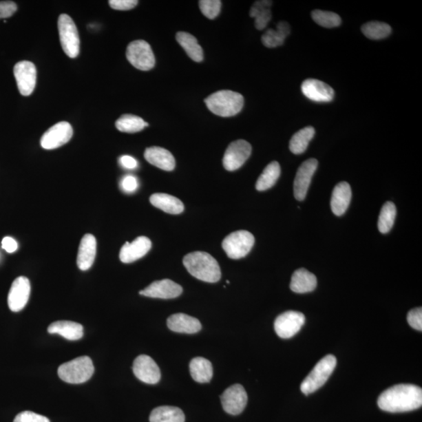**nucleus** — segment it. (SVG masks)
Masks as SVG:
<instances>
[{
	"mask_svg": "<svg viewBox=\"0 0 422 422\" xmlns=\"http://www.w3.org/2000/svg\"><path fill=\"white\" fill-rule=\"evenodd\" d=\"M14 74L20 94L24 96H30L36 85V66L30 61L19 62L14 66Z\"/></svg>",
	"mask_w": 422,
	"mask_h": 422,
	"instance_id": "9b49d317",
	"label": "nucleus"
},
{
	"mask_svg": "<svg viewBox=\"0 0 422 422\" xmlns=\"http://www.w3.org/2000/svg\"><path fill=\"white\" fill-rule=\"evenodd\" d=\"M14 422H50L45 416L32 412H23L16 416Z\"/></svg>",
	"mask_w": 422,
	"mask_h": 422,
	"instance_id": "58836bf2",
	"label": "nucleus"
},
{
	"mask_svg": "<svg viewBox=\"0 0 422 422\" xmlns=\"http://www.w3.org/2000/svg\"><path fill=\"white\" fill-rule=\"evenodd\" d=\"M152 247V242L146 236L138 237L134 241L126 244L120 251V260L125 264H130L146 256Z\"/></svg>",
	"mask_w": 422,
	"mask_h": 422,
	"instance_id": "6ab92c4d",
	"label": "nucleus"
},
{
	"mask_svg": "<svg viewBox=\"0 0 422 422\" xmlns=\"http://www.w3.org/2000/svg\"><path fill=\"white\" fill-rule=\"evenodd\" d=\"M209 111L218 116L233 117L244 106V98L239 92L221 90L208 96L204 101Z\"/></svg>",
	"mask_w": 422,
	"mask_h": 422,
	"instance_id": "7ed1b4c3",
	"label": "nucleus"
},
{
	"mask_svg": "<svg viewBox=\"0 0 422 422\" xmlns=\"http://www.w3.org/2000/svg\"><path fill=\"white\" fill-rule=\"evenodd\" d=\"M223 409L225 412L238 415L244 412L248 401L247 393L244 387L235 384L229 387L221 396Z\"/></svg>",
	"mask_w": 422,
	"mask_h": 422,
	"instance_id": "ddd939ff",
	"label": "nucleus"
},
{
	"mask_svg": "<svg viewBox=\"0 0 422 422\" xmlns=\"http://www.w3.org/2000/svg\"><path fill=\"white\" fill-rule=\"evenodd\" d=\"M17 4L12 1L0 2V19H8L17 11Z\"/></svg>",
	"mask_w": 422,
	"mask_h": 422,
	"instance_id": "79ce46f5",
	"label": "nucleus"
},
{
	"mask_svg": "<svg viewBox=\"0 0 422 422\" xmlns=\"http://www.w3.org/2000/svg\"><path fill=\"white\" fill-rule=\"evenodd\" d=\"M184 419L182 410L171 406L155 408L149 416L150 422H184Z\"/></svg>",
	"mask_w": 422,
	"mask_h": 422,
	"instance_id": "7c9ffc66",
	"label": "nucleus"
},
{
	"mask_svg": "<svg viewBox=\"0 0 422 422\" xmlns=\"http://www.w3.org/2000/svg\"><path fill=\"white\" fill-rule=\"evenodd\" d=\"M304 95L315 102L327 103L334 99L335 92L330 85L321 81L309 78L304 81L302 85Z\"/></svg>",
	"mask_w": 422,
	"mask_h": 422,
	"instance_id": "a211bd4d",
	"label": "nucleus"
},
{
	"mask_svg": "<svg viewBox=\"0 0 422 422\" xmlns=\"http://www.w3.org/2000/svg\"><path fill=\"white\" fill-rule=\"evenodd\" d=\"M378 405L381 410L390 413L412 412L421 408L422 390L412 384L392 386L381 393Z\"/></svg>",
	"mask_w": 422,
	"mask_h": 422,
	"instance_id": "f257e3e1",
	"label": "nucleus"
},
{
	"mask_svg": "<svg viewBox=\"0 0 422 422\" xmlns=\"http://www.w3.org/2000/svg\"><path fill=\"white\" fill-rule=\"evenodd\" d=\"M94 371L91 358L83 356L63 363L59 368V375L65 383L81 384L89 380Z\"/></svg>",
	"mask_w": 422,
	"mask_h": 422,
	"instance_id": "20e7f679",
	"label": "nucleus"
},
{
	"mask_svg": "<svg viewBox=\"0 0 422 422\" xmlns=\"http://www.w3.org/2000/svg\"><path fill=\"white\" fill-rule=\"evenodd\" d=\"M2 246L3 250L9 253H14L17 250V242L11 237H5L2 241Z\"/></svg>",
	"mask_w": 422,
	"mask_h": 422,
	"instance_id": "c03bdc74",
	"label": "nucleus"
},
{
	"mask_svg": "<svg viewBox=\"0 0 422 422\" xmlns=\"http://www.w3.org/2000/svg\"><path fill=\"white\" fill-rule=\"evenodd\" d=\"M291 32L290 25L286 21H280L276 30L269 28L265 32L262 38V43L268 48H277L284 43Z\"/></svg>",
	"mask_w": 422,
	"mask_h": 422,
	"instance_id": "bb28decb",
	"label": "nucleus"
},
{
	"mask_svg": "<svg viewBox=\"0 0 422 422\" xmlns=\"http://www.w3.org/2000/svg\"><path fill=\"white\" fill-rule=\"evenodd\" d=\"M337 357L331 355L324 357L320 361L317 362L300 386V390L304 394L309 395L325 385L337 367Z\"/></svg>",
	"mask_w": 422,
	"mask_h": 422,
	"instance_id": "39448f33",
	"label": "nucleus"
},
{
	"mask_svg": "<svg viewBox=\"0 0 422 422\" xmlns=\"http://www.w3.org/2000/svg\"><path fill=\"white\" fill-rule=\"evenodd\" d=\"M167 322L171 331L178 333L194 334L202 328L198 319L182 313L170 316Z\"/></svg>",
	"mask_w": 422,
	"mask_h": 422,
	"instance_id": "5701e85b",
	"label": "nucleus"
},
{
	"mask_svg": "<svg viewBox=\"0 0 422 422\" xmlns=\"http://www.w3.org/2000/svg\"><path fill=\"white\" fill-rule=\"evenodd\" d=\"M121 187L125 192L131 193L134 192L138 188V181L134 176H129L123 178L121 182Z\"/></svg>",
	"mask_w": 422,
	"mask_h": 422,
	"instance_id": "37998d69",
	"label": "nucleus"
},
{
	"mask_svg": "<svg viewBox=\"0 0 422 422\" xmlns=\"http://www.w3.org/2000/svg\"><path fill=\"white\" fill-rule=\"evenodd\" d=\"M184 267L196 279L215 283L221 279L222 271L215 258L205 252H193L183 259Z\"/></svg>",
	"mask_w": 422,
	"mask_h": 422,
	"instance_id": "f03ea898",
	"label": "nucleus"
},
{
	"mask_svg": "<svg viewBox=\"0 0 422 422\" xmlns=\"http://www.w3.org/2000/svg\"><path fill=\"white\" fill-rule=\"evenodd\" d=\"M409 325L416 330H422V308H417L409 311L408 315Z\"/></svg>",
	"mask_w": 422,
	"mask_h": 422,
	"instance_id": "ea45409f",
	"label": "nucleus"
},
{
	"mask_svg": "<svg viewBox=\"0 0 422 422\" xmlns=\"http://www.w3.org/2000/svg\"><path fill=\"white\" fill-rule=\"evenodd\" d=\"M315 134V130L313 127L310 126L306 127V128L295 133L290 143L291 151L294 154L304 153Z\"/></svg>",
	"mask_w": 422,
	"mask_h": 422,
	"instance_id": "473e14b6",
	"label": "nucleus"
},
{
	"mask_svg": "<svg viewBox=\"0 0 422 422\" xmlns=\"http://www.w3.org/2000/svg\"><path fill=\"white\" fill-rule=\"evenodd\" d=\"M397 215V208L392 202H386L381 208L378 228L381 233H388L394 224Z\"/></svg>",
	"mask_w": 422,
	"mask_h": 422,
	"instance_id": "c9c22d12",
	"label": "nucleus"
},
{
	"mask_svg": "<svg viewBox=\"0 0 422 422\" xmlns=\"http://www.w3.org/2000/svg\"><path fill=\"white\" fill-rule=\"evenodd\" d=\"M50 334H59L67 340H78L84 335V328L81 324L69 321H59L52 323L48 328Z\"/></svg>",
	"mask_w": 422,
	"mask_h": 422,
	"instance_id": "393cba45",
	"label": "nucleus"
},
{
	"mask_svg": "<svg viewBox=\"0 0 422 422\" xmlns=\"http://www.w3.org/2000/svg\"><path fill=\"white\" fill-rule=\"evenodd\" d=\"M273 5V1H257L253 3L250 11V16L255 19V27L257 30H263L268 25L271 19V7Z\"/></svg>",
	"mask_w": 422,
	"mask_h": 422,
	"instance_id": "c756f323",
	"label": "nucleus"
},
{
	"mask_svg": "<svg viewBox=\"0 0 422 422\" xmlns=\"http://www.w3.org/2000/svg\"><path fill=\"white\" fill-rule=\"evenodd\" d=\"M312 19H313L317 25L324 28H332L338 27L341 25L340 17L337 14L329 12V11H323L321 10H314L311 14Z\"/></svg>",
	"mask_w": 422,
	"mask_h": 422,
	"instance_id": "e433bc0d",
	"label": "nucleus"
},
{
	"mask_svg": "<svg viewBox=\"0 0 422 422\" xmlns=\"http://www.w3.org/2000/svg\"><path fill=\"white\" fill-rule=\"evenodd\" d=\"M201 12L209 19H215L221 12L222 2L220 0H201L199 2Z\"/></svg>",
	"mask_w": 422,
	"mask_h": 422,
	"instance_id": "4c0bfd02",
	"label": "nucleus"
},
{
	"mask_svg": "<svg viewBox=\"0 0 422 422\" xmlns=\"http://www.w3.org/2000/svg\"><path fill=\"white\" fill-rule=\"evenodd\" d=\"M252 147L246 140H237L230 144L223 158V165L229 171L238 170L251 157Z\"/></svg>",
	"mask_w": 422,
	"mask_h": 422,
	"instance_id": "9d476101",
	"label": "nucleus"
},
{
	"mask_svg": "<svg viewBox=\"0 0 422 422\" xmlns=\"http://www.w3.org/2000/svg\"><path fill=\"white\" fill-rule=\"evenodd\" d=\"M132 369L136 378L147 384H157L161 377L157 363L147 355L138 356L133 363Z\"/></svg>",
	"mask_w": 422,
	"mask_h": 422,
	"instance_id": "dca6fc26",
	"label": "nucleus"
},
{
	"mask_svg": "<svg viewBox=\"0 0 422 422\" xmlns=\"http://www.w3.org/2000/svg\"><path fill=\"white\" fill-rule=\"evenodd\" d=\"M305 316L302 312H284L275 321V330L282 339H290L297 335L305 324Z\"/></svg>",
	"mask_w": 422,
	"mask_h": 422,
	"instance_id": "1a4fd4ad",
	"label": "nucleus"
},
{
	"mask_svg": "<svg viewBox=\"0 0 422 422\" xmlns=\"http://www.w3.org/2000/svg\"><path fill=\"white\" fill-rule=\"evenodd\" d=\"M361 32L370 39L379 40L388 37L392 28L384 22L370 21L361 27Z\"/></svg>",
	"mask_w": 422,
	"mask_h": 422,
	"instance_id": "f704fd0d",
	"label": "nucleus"
},
{
	"mask_svg": "<svg viewBox=\"0 0 422 422\" xmlns=\"http://www.w3.org/2000/svg\"><path fill=\"white\" fill-rule=\"evenodd\" d=\"M59 30L62 48L70 59L79 54L80 39L76 25L67 14H61L59 19Z\"/></svg>",
	"mask_w": 422,
	"mask_h": 422,
	"instance_id": "0eeeda50",
	"label": "nucleus"
},
{
	"mask_svg": "<svg viewBox=\"0 0 422 422\" xmlns=\"http://www.w3.org/2000/svg\"><path fill=\"white\" fill-rule=\"evenodd\" d=\"M177 42L182 46L191 59L195 62L204 60V51L193 34L188 32H179L176 34Z\"/></svg>",
	"mask_w": 422,
	"mask_h": 422,
	"instance_id": "cd10ccee",
	"label": "nucleus"
},
{
	"mask_svg": "<svg viewBox=\"0 0 422 422\" xmlns=\"http://www.w3.org/2000/svg\"><path fill=\"white\" fill-rule=\"evenodd\" d=\"M138 3L137 0H111L109 1L111 8L117 10H129L135 8Z\"/></svg>",
	"mask_w": 422,
	"mask_h": 422,
	"instance_id": "a19ab883",
	"label": "nucleus"
},
{
	"mask_svg": "<svg viewBox=\"0 0 422 422\" xmlns=\"http://www.w3.org/2000/svg\"><path fill=\"white\" fill-rule=\"evenodd\" d=\"M317 284V277L313 273L300 268L295 271L292 276L291 288L294 293H306L314 291Z\"/></svg>",
	"mask_w": 422,
	"mask_h": 422,
	"instance_id": "b1692460",
	"label": "nucleus"
},
{
	"mask_svg": "<svg viewBox=\"0 0 422 422\" xmlns=\"http://www.w3.org/2000/svg\"><path fill=\"white\" fill-rule=\"evenodd\" d=\"M281 175V167L277 161L271 162L265 167L261 176L259 177L256 183V189L258 191H265L275 186V184Z\"/></svg>",
	"mask_w": 422,
	"mask_h": 422,
	"instance_id": "2f4dec72",
	"label": "nucleus"
},
{
	"mask_svg": "<svg viewBox=\"0 0 422 422\" xmlns=\"http://www.w3.org/2000/svg\"><path fill=\"white\" fill-rule=\"evenodd\" d=\"M182 287L170 279L156 281L140 292L143 296L159 298L174 299L182 293Z\"/></svg>",
	"mask_w": 422,
	"mask_h": 422,
	"instance_id": "f3484780",
	"label": "nucleus"
},
{
	"mask_svg": "<svg viewBox=\"0 0 422 422\" xmlns=\"http://www.w3.org/2000/svg\"><path fill=\"white\" fill-rule=\"evenodd\" d=\"M127 59L138 70L147 72L155 66V56L151 46L144 40H136L127 48Z\"/></svg>",
	"mask_w": 422,
	"mask_h": 422,
	"instance_id": "6e6552de",
	"label": "nucleus"
},
{
	"mask_svg": "<svg viewBox=\"0 0 422 422\" xmlns=\"http://www.w3.org/2000/svg\"><path fill=\"white\" fill-rule=\"evenodd\" d=\"M120 163L125 169H134L138 166L137 160L128 155L123 156L120 158Z\"/></svg>",
	"mask_w": 422,
	"mask_h": 422,
	"instance_id": "a18cd8bd",
	"label": "nucleus"
},
{
	"mask_svg": "<svg viewBox=\"0 0 422 422\" xmlns=\"http://www.w3.org/2000/svg\"><path fill=\"white\" fill-rule=\"evenodd\" d=\"M317 165L319 162L316 159L310 158L299 166L293 184L294 196L297 200L302 201L305 199Z\"/></svg>",
	"mask_w": 422,
	"mask_h": 422,
	"instance_id": "4468645a",
	"label": "nucleus"
},
{
	"mask_svg": "<svg viewBox=\"0 0 422 422\" xmlns=\"http://www.w3.org/2000/svg\"><path fill=\"white\" fill-rule=\"evenodd\" d=\"M191 377L198 383H209L213 377L211 363L204 357H195L189 364Z\"/></svg>",
	"mask_w": 422,
	"mask_h": 422,
	"instance_id": "c85d7f7f",
	"label": "nucleus"
},
{
	"mask_svg": "<svg viewBox=\"0 0 422 422\" xmlns=\"http://www.w3.org/2000/svg\"><path fill=\"white\" fill-rule=\"evenodd\" d=\"M255 242L254 236L245 230L231 233L222 242L223 250L227 256L233 260L245 257L251 252Z\"/></svg>",
	"mask_w": 422,
	"mask_h": 422,
	"instance_id": "423d86ee",
	"label": "nucleus"
},
{
	"mask_svg": "<svg viewBox=\"0 0 422 422\" xmlns=\"http://www.w3.org/2000/svg\"><path fill=\"white\" fill-rule=\"evenodd\" d=\"M31 293V284L28 277H17L11 286L8 294L9 308L13 312H19L25 308Z\"/></svg>",
	"mask_w": 422,
	"mask_h": 422,
	"instance_id": "2eb2a0df",
	"label": "nucleus"
},
{
	"mask_svg": "<svg viewBox=\"0 0 422 422\" xmlns=\"http://www.w3.org/2000/svg\"><path fill=\"white\" fill-rule=\"evenodd\" d=\"M149 201L155 207L171 215H179L184 211L182 202L169 194L155 193L150 196Z\"/></svg>",
	"mask_w": 422,
	"mask_h": 422,
	"instance_id": "a878e982",
	"label": "nucleus"
},
{
	"mask_svg": "<svg viewBox=\"0 0 422 422\" xmlns=\"http://www.w3.org/2000/svg\"><path fill=\"white\" fill-rule=\"evenodd\" d=\"M351 198V188L348 182H340L335 186L331 199V208L335 215H344L348 209Z\"/></svg>",
	"mask_w": 422,
	"mask_h": 422,
	"instance_id": "4be33fe9",
	"label": "nucleus"
},
{
	"mask_svg": "<svg viewBox=\"0 0 422 422\" xmlns=\"http://www.w3.org/2000/svg\"><path fill=\"white\" fill-rule=\"evenodd\" d=\"M96 255V240L94 235L86 234L81 240L77 264L80 270L87 271L94 264Z\"/></svg>",
	"mask_w": 422,
	"mask_h": 422,
	"instance_id": "aec40b11",
	"label": "nucleus"
},
{
	"mask_svg": "<svg viewBox=\"0 0 422 422\" xmlns=\"http://www.w3.org/2000/svg\"><path fill=\"white\" fill-rule=\"evenodd\" d=\"M144 157L149 164L158 167L161 170L171 171L176 167V159L169 150L158 147H152L147 148Z\"/></svg>",
	"mask_w": 422,
	"mask_h": 422,
	"instance_id": "412c9836",
	"label": "nucleus"
},
{
	"mask_svg": "<svg viewBox=\"0 0 422 422\" xmlns=\"http://www.w3.org/2000/svg\"><path fill=\"white\" fill-rule=\"evenodd\" d=\"M73 136V129L66 121H61L46 131L40 144L45 149H54L65 145Z\"/></svg>",
	"mask_w": 422,
	"mask_h": 422,
	"instance_id": "f8f14e48",
	"label": "nucleus"
},
{
	"mask_svg": "<svg viewBox=\"0 0 422 422\" xmlns=\"http://www.w3.org/2000/svg\"><path fill=\"white\" fill-rule=\"evenodd\" d=\"M115 125L120 131L136 133L145 129L146 127L149 126V124L143 118L136 116V115L125 114L116 121Z\"/></svg>",
	"mask_w": 422,
	"mask_h": 422,
	"instance_id": "72a5a7b5",
	"label": "nucleus"
}]
</instances>
